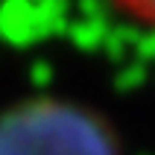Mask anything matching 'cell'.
Here are the masks:
<instances>
[{
	"label": "cell",
	"mask_w": 155,
	"mask_h": 155,
	"mask_svg": "<svg viewBox=\"0 0 155 155\" xmlns=\"http://www.w3.org/2000/svg\"><path fill=\"white\" fill-rule=\"evenodd\" d=\"M0 155H123V149L97 111L35 97L0 114Z\"/></svg>",
	"instance_id": "6da1fadb"
},
{
	"label": "cell",
	"mask_w": 155,
	"mask_h": 155,
	"mask_svg": "<svg viewBox=\"0 0 155 155\" xmlns=\"http://www.w3.org/2000/svg\"><path fill=\"white\" fill-rule=\"evenodd\" d=\"M114 3L126 15H132L135 21H140L147 26H155V0H114Z\"/></svg>",
	"instance_id": "7a4b0ae2"
}]
</instances>
